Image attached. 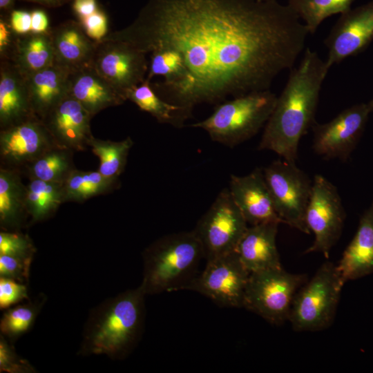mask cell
I'll return each instance as SVG.
<instances>
[{
  "instance_id": "1",
  "label": "cell",
  "mask_w": 373,
  "mask_h": 373,
  "mask_svg": "<svg viewBox=\"0 0 373 373\" xmlns=\"http://www.w3.org/2000/svg\"><path fill=\"white\" fill-rule=\"evenodd\" d=\"M307 26L277 0H148L135 20L103 39L144 52L170 48L188 80L172 104L193 111L269 89L303 52Z\"/></svg>"
},
{
  "instance_id": "2",
  "label": "cell",
  "mask_w": 373,
  "mask_h": 373,
  "mask_svg": "<svg viewBox=\"0 0 373 373\" xmlns=\"http://www.w3.org/2000/svg\"><path fill=\"white\" fill-rule=\"evenodd\" d=\"M298 66L292 68L267 122L259 150L275 152L296 162L301 137L314 124L322 84L329 70L325 60L307 48Z\"/></svg>"
},
{
  "instance_id": "3",
  "label": "cell",
  "mask_w": 373,
  "mask_h": 373,
  "mask_svg": "<svg viewBox=\"0 0 373 373\" xmlns=\"http://www.w3.org/2000/svg\"><path fill=\"white\" fill-rule=\"evenodd\" d=\"M145 296L140 285L93 308L86 322L77 354L106 355L113 360L125 357L142 334Z\"/></svg>"
},
{
  "instance_id": "4",
  "label": "cell",
  "mask_w": 373,
  "mask_h": 373,
  "mask_svg": "<svg viewBox=\"0 0 373 373\" xmlns=\"http://www.w3.org/2000/svg\"><path fill=\"white\" fill-rule=\"evenodd\" d=\"M142 258L144 271L140 286L148 295L186 289L200 273L198 268L204 256L192 230L157 239L144 249Z\"/></svg>"
},
{
  "instance_id": "5",
  "label": "cell",
  "mask_w": 373,
  "mask_h": 373,
  "mask_svg": "<svg viewBox=\"0 0 373 373\" xmlns=\"http://www.w3.org/2000/svg\"><path fill=\"white\" fill-rule=\"evenodd\" d=\"M276 100L269 89L233 97L218 104L210 116L191 126L205 131L213 141L232 148L265 126Z\"/></svg>"
},
{
  "instance_id": "6",
  "label": "cell",
  "mask_w": 373,
  "mask_h": 373,
  "mask_svg": "<svg viewBox=\"0 0 373 373\" xmlns=\"http://www.w3.org/2000/svg\"><path fill=\"white\" fill-rule=\"evenodd\" d=\"M345 283L331 262L323 263L296 294L288 321L297 332H316L334 321Z\"/></svg>"
},
{
  "instance_id": "7",
  "label": "cell",
  "mask_w": 373,
  "mask_h": 373,
  "mask_svg": "<svg viewBox=\"0 0 373 373\" xmlns=\"http://www.w3.org/2000/svg\"><path fill=\"white\" fill-rule=\"evenodd\" d=\"M305 274H291L282 267L249 274L243 307L274 325L288 321L294 296L306 282Z\"/></svg>"
},
{
  "instance_id": "8",
  "label": "cell",
  "mask_w": 373,
  "mask_h": 373,
  "mask_svg": "<svg viewBox=\"0 0 373 373\" xmlns=\"http://www.w3.org/2000/svg\"><path fill=\"white\" fill-rule=\"evenodd\" d=\"M275 209L283 223L310 234L305 213L310 198L312 182L296 165L277 160L262 169Z\"/></svg>"
},
{
  "instance_id": "9",
  "label": "cell",
  "mask_w": 373,
  "mask_h": 373,
  "mask_svg": "<svg viewBox=\"0 0 373 373\" xmlns=\"http://www.w3.org/2000/svg\"><path fill=\"white\" fill-rule=\"evenodd\" d=\"M248 227L228 188H225L218 193L193 231L207 260L235 251Z\"/></svg>"
},
{
  "instance_id": "10",
  "label": "cell",
  "mask_w": 373,
  "mask_h": 373,
  "mask_svg": "<svg viewBox=\"0 0 373 373\" xmlns=\"http://www.w3.org/2000/svg\"><path fill=\"white\" fill-rule=\"evenodd\" d=\"M346 213L336 187L321 175H316L305 213V221L314 235L305 254L320 252L328 258L339 240Z\"/></svg>"
},
{
  "instance_id": "11",
  "label": "cell",
  "mask_w": 373,
  "mask_h": 373,
  "mask_svg": "<svg viewBox=\"0 0 373 373\" xmlns=\"http://www.w3.org/2000/svg\"><path fill=\"white\" fill-rule=\"evenodd\" d=\"M249 274L235 251L206 260L204 269L186 289L197 291L221 307H243Z\"/></svg>"
},
{
  "instance_id": "12",
  "label": "cell",
  "mask_w": 373,
  "mask_h": 373,
  "mask_svg": "<svg viewBox=\"0 0 373 373\" xmlns=\"http://www.w3.org/2000/svg\"><path fill=\"white\" fill-rule=\"evenodd\" d=\"M146 55L127 42L102 39L96 42L91 65L126 97L128 90L140 85L146 77L149 63Z\"/></svg>"
},
{
  "instance_id": "13",
  "label": "cell",
  "mask_w": 373,
  "mask_h": 373,
  "mask_svg": "<svg viewBox=\"0 0 373 373\" xmlns=\"http://www.w3.org/2000/svg\"><path fill=\"white\" fill-rule=\"evenodd\" d=\"M370 111L367 103L345 108L334 119L312 126L314 151L324 159L347 160L365 128Z\"/></svg>"
},
{
  "instance_id": "14",
  "label": "cell",
  "mask_w": 373,
  "mask_h": 373,
  "mask_svg": "<svg viewBox=\"0 0 373 373\" xmlns=\"http://www.w3.org/2000/svg\"><path fill=\"white\" fill-rule=\"evenodd\" d=\"M59 146L36 115L0 131L1 166L24 168L48 150Z\"/></svg>"
},
{
  "instance_id": "15",
  "label": "cell",
  "mask_w": 373,
  "mask_h": 373,
  "mask_svg": "<svg viewBox=\"0 0 373 373\" xmlns=\"http://www.w3.org/2000/svg\"><path fill=\"white\" fill-rule=\"evenodd\" d=\"M373 41V0L341 14L325 40L331 68L363 51Z\"/></svg>"
},
{
  "instance_id": "16",
  "label": "cell",
  "mask_w": 373,
  "mask_h": 373,
  "mask_svg": "<svg viewBox=\"0 0 373 373\" xmlns=\"http://www.w3.org/2000/svg\"><path fill=\"white\" fill-rule=\"evenodd\" d=\"M90 113L70 93L41 119L57 145L73 151H84L93 136Z\"/></svg>"
},
{
  "instance_id": "17",
  "label": "cell",
  "mask_w": 373,
  "mask_h": 373,
  "mask_svg": "<svg viewBox=\"0 0 373 373\" xmlns=\"http://www.w3.org/2000/svg\"><path fill=\"white\" fill-rule=\"evenodd\" d=\"M229 193L249 226L265 222L283 223L265 182L262 169L246 175H231Z\"/></svg>"
},
{
  "instance_id": "18",
  "label": "cell",
  "mask_w": 373,
  "mask_h": 373,
  "mask_svg": "<svg viewBox=\"0 0 373 373\" xmlns=\"http://www.w3.org/2000/svg\"><path fill=\"white\" fill-rule=\"evenodd\" d=\"M279 224L271 222L251 225L242 236L236 252L249 273L282 267L276 246Z\"/></svg>"
},
{
  "instance_id": "19",
  "label": "cell",
  "mask_w": 373,
  "mask_h": 373,
  "mask_svg": "<svg viewBox=\"0 0 373 373\" xmlns=\"http://www.w3.org/2000/svg\"><path fill=\"white\" fill-rule=\"evenodd\" d=\"M69 93L92 116L127 100L126 97L103 78L91 64L71 71Z\"/></svg>"
},
{
  "instance_id": "20",
  "label": "cell",
  "mask_w": 373,
  "mask_h": 373,
  "mask_svg": "<svg viewBox=\"0 0 373 373\" xmlns=\"http://www.w3.org/2000/svg\"><path fill=\"white\" fill-rule=\"evenodd\" d=\"M35 115L26 78L10 60L0 67V128L3 129ZM37 116V115H36Z\"/></svg>"
},
{
  "instance_id": "21",
  "label": "cell",
  "mask_w": 373,
  "mask_h": 373,
  "mask_svg": "<svg viewBox=\"0 0 373 373\" xmlns=\"http://www.w3.org/2000/svg\"><path fill=\"white\" fill-rule=\"evenodd\" d=\"M71 71L55 61L25 77L33 113L41 119L69 93Z\"/></svg>"
},
{
  "instance_id": "22",
  "label": "cell",
  "mask_w": 373,
  "mask_h": 373,
  "mask_svg": "<svg viewBox=\"0 0 373 373\" xmlns=\"http://www.w3.org/2000/svg\"><path fill=\"white\" fill-rule=\"evenodd\" d=\"M336 267L345 283L373 274V200Z\"/></svg>"
},
{
  "instance_id": "23",
  "label": "cell",
  "mask_w": 373,
  "mask_h": 373,
  "mask_svg": "<svg viewBox=\"0 0 373 373\" xmlns=\"http://www.w3.org/2000/svg\"><path fill=\"white\" fill-rule=\"evenodd\" d=\"M49 33L57 63L71 70L92 64L96 41L86 35L79 22L67 21Z\"/></svg>"
},
{
  "instance_id": "24",
  "label": "cell",
  "mask_w": 373,
  "mask_h": 373,
  "mask_svg": "<svg viewBox=\"0 0 373 373\" xmlns=\"http://www.w3.org/2000/svg\"><path fill=\"white\" fill-rule=\"evenodd\" d=\"M18 170L0 166V227L3 231H21L29 218L26 205V185Z\"/></svg>"
},
{
  "instance_id": "25",
  "label": "cell",
  "mask_w": 373,
  "mask_h": 373,
  "mask_svg": "<svg viewBox=\"0 0 373 373\" xmlns=\"http://www.w3.org/2000/svg\"><path fill=\"white\" fill-rule=\"evenodd\" d=\"M8 60L24 77L54 64L55 56L49 32L16 34Z\"/></svg>"
},
{
  "instance_id": "26",
  "label": "cell",
  "mask_w": 373,
  "mask_h": 373,
  "mask_svg": "<svg viewBox=\"0 0 373 373\" xmlns=\"http://www.w3.org/2000/svg\"><path fill=\"white\" fill-rule=\"evenodd\" d=\"M127 100L133 102L137 107L149 113L162 124L182 128L191 117L192 110L169 103L160 97L155 91L151 82L146 79L140 85L133 88L126 93Z\"/></svg>"
},
{
  "instance_id": "27",
  "label": "cell",
  "mask_w": 373,
  "mask_h": 373,
  "mask_svg": "<svg viewBox=\"0 0 373 373\" xmlns=\"http://www.w3.org/2000/svg\"><path fill=\"white\" fill-rule=\"evenodd\" d=\"M63 203H65L64 183L29 180L26 195L29 225L51 218Z\"/></svg>"
},
{
  "instance_id": "28",
  "label": "cell",
  "mask_w": 373,
  "mask_h": 373,
  "mask_svg": "<svg viewBox=\"0 0 373 373\" xmlns=\"http://www.w3.org/2000/svg\"><path fill=\"white\" fill-rule=\"evenodd\" d=\"M75 151L55 146L28 164L22 171L30 179H38L50 182L64 183L75 170Z\"/></svg>"
},
{
  "instance_id": "29",
  "label": "cell",
  "mask_w": 373,
  "mask_h": 373,
  "mask_svg": "<svg viewBox=\"0 0 373 373\" xmlns=\"http://www.w3.org/2000/svg\"><path fill=\"white\" fill-rule=\"evenodd\" d=\"M119 180L106 178L97 170H73L64 183V201L82 202L96 195L114 191Z\"/></svg>"
},
{
  "instance_id": "30",
  "label": "cell",
  "mask_w": 373,
  "mask_h": 373,
  "mask_svg": "<svg viewBox=\"0 0 373 373\" xmlns=\"http://www.w3.org/2000/svg\"><path fill=\"white\" fill-rule=\"evenodd\" d=\"M133 145L131 137L121 141H111L93 136L88 142V147L99 159L97 171L106 178L114 180H119L124 171Z\"/></svg>"
},
{
  "instance_id": "31",
  "label": "cell",
  "mask_w": 373,
  "mask_h": 373,
  "mask_svg": "<svg viewBox=\"0 0 373 373\" xmlns=\"http://www.w3.org/2000/svg\"><path fill=\"white\" fill-rule=\"evenodd\" d=\"M46 300L41 294L32 300L7 309L0 322L1 334L13 344L30 329Z\"/></svg>"
},
{
  "instance_id": "32",
  "label": "cell",
  "mask_w": 373,
  "mask_h": 373,
  "mask_svg": "<svg viewBox=\"0 0 373 373\" xmlns=\"http://www.w3.org/2000/svg\"><path fill=\"white\" fill-rule=\"evenodd\" d=\"M354 1L289 0L287 5L304 22L309 33L313 34L328 17L350 10Z\"/></svg>"
},
{
  "instance_id": "33",
  "label": "cell",
  "mask_w": 373,
  "mask_h": 373,
  "mask_svg": "<svg viewBox=\"0 0 373 373\" xmlns=\"http://www.w3.org/2000/svg\"><path fill=\"white\" fill-rule=\"evenodd\" d=\"M36 247L30 236L21 231L0 232V255L33 260Z\"/></svg>"
},
{
  "instance_id": "34",
  "label": "cell",
  "mask_w": 373,
  "mask_h": 373,
  "mask_svg": "<svg viewBox=\"0 0 373 373\" xmlns=\"http://www.w3.org/2000/svg\"><path fill=\"white\" fill-rule=\"evenodd\" d=\"M0 372L8 373H32L35 369L26 360L17 354L11 343L2 334L0 336Z\"/></svg>"
},
{
  "instance_id": "35",
  "label": "cell",
  "mask_w": 373,
  "mask_h": 373,
  "mask_svg": "<svg viewBox=\"0 0 373 373\" xmlns=\"http://www.w3.org/2000/svg\"><path fill=\"white\" fill-rule=\"evenodd\" d=\"M32 260L8 255H0V276L19 283H28Z\"/></svg>"
},
{
  "instance_id": "36",
  "label": "cell",
  "mask_w": 373,
  "mask_h": 373,
  "mask_svg": "<svg viewBox=\"0 0 373 373\" xmlns=\"http://www.w3.org/2000/svg\"><path fill=\"white\" fill-rule=\"evenodd\" d=\"M24 300H28L26 284L0 276L1 309H7Z\"/></svg>"
},
{
  "instance_id": "37",
  "label": "cell",
  "mask_w": 373,
  "mask_h": 373,
  "mask_svg": "<svg viewBox=\"0 0 373 373\" xmlns=\"http://www.w3.org/2000/svg\"><path fill=\"white\" fill-rule=\"evenodd\" d=\"M79 20L86 35L94 41H102L108 34V17L100 8Z\"/></svg>"
},
{
  "instance_id": "38",
  "label": "cell",
  "mask_w": 373,
  "mask_h": 373,
  "mask_svg": "<svg viewBox=\"0 0 373 373\" xmlns=\"http://www.w3.org/2000/svg\"><path fill=\"white\" fill-rule=\"evenodd\" d=\"M16 34L10 23L0 19V55L1 60L9 59L14 46Z\"/></svg>"
},
{
  "instance_id": "39",
  "label": "cell",
  "mask_w": 373,
  "mask_h": 373,
  "mask_svg": "<svg viewBox=\"0 0 373 373\" xmlns=\"http://www.w3.org/2000/svg\"><path fill=\"white\" fill-rule=\"evenodd\" d=\"M31 12L24 10H12L9 23L17 35H26L31 32Z\"/></svg>"
},
{
  "instance_id": "40",
  "label": "cell",
  "mask_w": 373,
  "mask_h": 373,
  "mask_svg": "<svg viewBox=\"0 0 373 373\" xmlns=\"http://www.w3.org/2000/svg\"><path fill=\"white\" fill-rule=\"evenodd\" d=\"M99 8L97 0H73V10L79 19L94 13Z\"/></svg>"
},
{
  "instance_id": "41",
  "label": "cell",
  "mask_w": 373,
  "mask_h": 373,
  "mask_svg": "<svg viewBox=\"0 0 373 373\" xmlns=\"http://www.w3.org/2000/svg\"><path fill=\"white\" fill-rule=\"evenodd\" d=\"M31 32L46 33L49 32V21L46 13L41 10L31 12Z\"/></svg>"
},
{
  "instance_id": "42",
  "label": "cell",
  "mask_w": 373,
  "mask_h": 373,
  "mask_svg": "<svg viewBox=\"0 0 373 373\" xmlns=\"http://www.w3.org/2000/svg\"><path fill=\"white\" fill-rule=\"evenodd\" d=\"M26 1L33 2L35 3L40 4L41 6L48 7V8H57L59 7L66 3L68 2L70 0H23Z\"/></svg>"
},
{
  "instance_id": "43",
  "label": "cell",
  "mask_w": 373,
  "mask_h": 373,
  "mask_svg": "<svg viewBox=\"0 0 373 373\" xmlns=\"http://www.w3.org/2000/svg\"><path fill=\"white\" fill-rule=\"evenodd\" d=\"M15 0H0V8L4 11H12V7Z\"/></svg>"
},
{
  "instance_id": "44",
  "label": "cell",
  "mask_w": 373,
  "mask_h": 373,
  "mask_svg": "<svg viewBox=\"0 0 373 373\" xmlns=\"http://www.w3.org/2000/svg\"><path fill=\"white\" fill-rule=\"evenodd\" d=\"M367 106L369 108V110L370 111V113H372L373 112V97L369 101L368 103H367Z\"/></svg>"
}]
</instances>
